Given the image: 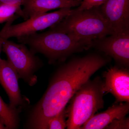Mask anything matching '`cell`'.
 <instances>
[{
	"instance_id": "6da1fadb",
	"label": "cell",
	"mask_w": 129,
	"mask_h": 129,
	"mask_svg": "<svg viewBox=\"0 0 129 129\" xmlns=\"http://www.w3.org/2000/svg\"><path fill=\"white\" fill-rule=\"evenodd\" d=\"M110 61L109 57L91 53L73 58L60 67L33 112L31 127L47 129L49 121L65 108L77 91Z\"/></svg>"
},
{
	"instance_id": "7a4b0ae2",
	"label": "cell",
	"mask_w": 129,
	"mask_h": 129,
	"mask_svg": "<svg viewBox=\"0 0 129 129\" xmlns=\"http://www.w3.org/2000/svg\"><path fill=\"white\" fill-rule=\"evenodd\" d=\"M19 43L27 45L34 53L43 54L49 63L64 61L75 53L87 50L92 47L93 41L81 39L62 32L49 30L17 38Z\"/></svg>"
},
{
	"instance_id": "3957f363",
	"label": "cell",
	"mask_w": 129,
	"mask_h": 129,
	"mask_svg": "<svg viewBox=\"0 0 129 129\" xmlns=\"http://www.w3.org/2000/svg\"><path fill=\"white\" fill-rule=\"evenodd\" d=\"M104 81L99 76L89 80L70 100L66 109L68 129H80L85 123L104 107Z\"/></svg>"
},
{
	"instance_id": "277c9868",
	"label": "cell",
	"mask_w": 129,
	"mask_h": 129,
	"mask_svg": "<svg viewBox=\"0 0 129 129\" xmlns=\"http://www.w3.org/2000/svg\"><path fill=\"white\" fill-rule=\"evenodd\" d=\"M53 31L71 35L81 39L94 41L111 35L99 6L73 11L61 21L50 27Z\"/></svg>"
},
{
	"instance_id": "5b68a950",
	"label": "cell",
	"mask_w": 129,
	"mask_h": 129,
	"mask_svg": "<svg viewBox=\"0 0 129 129\" xmlns=\"http://www.w3.org/2000/svg\"><path fill=\"white\" fill-rule=\"evenodd\" d=\"M72 8H62L53 12L44 13L35 16L17 24L12 25L13 21L19 17L15 15L4 25L0 31V35L5 40L16 38L36 33L50 28L59 22L73 11Z\"/></svg>"
},
{
	"instance_id": "8992f818",
	"label": "cell",
	"mask_w": 129,
	"mask_h": 129,
	"mask_svg": "<svg viewBox=\"0 0 129 129\" xmlns=\"http://www.w3.org/2000/svg\"><path fill=\"white\" fill-rule=\"evenodd\" d=\"M2 50L7 56L8 61L17 72L19 78L27 81L29 84L35 83L34 72L40 63L35 53L29 50L24 44H17L8 39L3 44Z\"/></svg>"
},
{
	"instance_id": "52a82bcc",
	"label": "cell",
	"mask_w": 129,
	"mask_h": 129,
	"mask_svg": "<svg viewBox=\"0 0 129 129\" xmlns=\"http://www.w3.org/2000/svg\"><path fill=\"white\" fill-rule=\"evenodd\" d=\"M99 8L111 35L129 32V0H106Z\"/></svg>"
},
{
	"instance_id": "ba28073f",
	"label": "cell",
	"mask_w": 129,
	"mask_h": 129,
	"mask_svg": "<svg viewBox=\"0 0 129 129\" xmlns=\"http://www.w3.org/2000/svg\"><path fill=\"white\" fill-rule=\"evenodd\" d=\"M107 36L93 41L92 47L113 58L118 67L128 68L129 32Z\"/></svg>"
},
{
	"instance_id": "9c48e42d",
	"label": "cell",
	"mask_w": 129,
	"mask_h": 129,
	"mask_svg": "<svg viewBox=\"0 0 129 129\" xmlns=\"http://www.w3.org/2000/svg\"><path fill=\"white\" fill-rule=\"evenodd\" d=\"M103 90L115 97V103L129 102V71L128 68L111 67L103 73Z\"/></svg>"
},
{
	"instance_id": "30bf717a",
	"label": "cell",
	"mask_w": 129,
	"mask_h": 129,
	"mask_svg": "<svg viewBox=\"0 0 129 129\" xmlns=\"http://www.w3.org/2000/svg\"><path fill=\"white\" fill-rule=\"evenodd\" d=\"M82 0H22L21 6L24 20L51 10L79 7Z\"/></svg>"
},
{
	"instance_id": "8fae6325",
	"label": "cell",
	"mask_w": 129,
	"mask_h": 129,
	"mask_svg": "<svg viewBox=\"0 0 129 129\" xmlns=\"http://www.w3.org/2000/svg\"><path fill=\"white\" fill-rule=\"evenodd\" d=\"M17 72L8 60L0 57V84L9 97L10 105L16 108L22 103Z\"/></svg>"
},
{
	"instance_id": "7c38bea8",
	"label": "cell",
	"mask_w": 129,
	"mask_h": 129,
	"mask_svg": "<svg viewBox=\"0 0 129 129\" xmlns=\"http://www.w3.org/2000/svg\"><path fill=\"white\" fill-rule=\"evenodd\" d=\"M129 112V102L115 103L104 112L93 115L80 129H105L113 120L125 117Z\"/></svg>"
},
{
	"instance_id": "4fadbf2b",
	"label": "cell",
	"mask_w": 129,
	"mask_h": 129,
	"mask_svg": "<svg viewBox=\"0 0 129 129\" xmlns=\"http://www.w3.org/2000/svg\"><path fill=\"white\" fill-rule=\"evenodd\" d=\"M0 120L7 129H16L18 123V113L16 108L5 103L0 96Z\"/></svg>"
},
{
	"instance_id": "5bb4252c",
	"label": "cell",
	"mask_w": 129,
	"mask_h": 129,
	"mask_svg": "<svg viewBox=\"0 0 129 129\" xmlns=\"http://www.w3.org/2000/svg\"><path fill=\"white\" fill-rule=\"evenodd\" d=\"M21 3L0 5V24L9 21L15 15L23 18Z\"/></svg>"
},
{
	"instance_id": "9a60e30c",
	"label": "cell",
	"mask_w": 129,
	"mask_h": 129,
	"mask_svg": "<svg viewBox=\"0 0 129 129\" xmlns=\"http://www.w3.org/2000/svg\"><path fill=\"white\" fill-rule=\"evenodd\" d=\"M67 113L64 108L48 122L47 129H64L67 128Z\"/></svg>"
},
{
	"instance_id": "2e32d148",
	"label": "cell",
	"mask_w": 129,
	"mask_h": 129,
	"mask_svg": "<svg viewBox=\"0 0 129 129\" xmlns=\"http://www.w3.org/2000/svg\"><path fill=\"white\" fill-rule=\"evenodd\" d=\"M105 129H129V117H125L117 119L108 125Z\"/></svg>"
},
{
	"instance_id": "e0dca14e",
	"label": "cell",
	"mask_w": 129,
	"mask_h": 129,
	"mask_svg": "<svg viewBox=\"0 0 129 129\" xmlns=\"http://www.w3.org/2000/svg\"><path fill=\"white\" fill-rule=\"evenodd\" d=\"M106 0H82L80 5L76 8L80 11L94 7L99 6L104 3Z\"/></svg>"
},
{
	"instance_id": "ac0fdd59",
	"label": "cell",
	"mask_w": 129,
	"mask_h": 129,
	"mask_svg": "<svg viewBox=\"0 0 129 129\" xmlns=\"http://www.w3.org/2000/svg\"><path fill=\"white\" fill-rule=\"evenodd\" d=\"M22 0H0V5L2 4H14L21 3Z\"/></svg>"
},
{
	"instance_id": "d6986e66",
	"label": "cell",
	"mask_w": 129,
	"mask_h": 129,
	"mask_svg": "<svg viewBox=\"0 0 129 129\" xmlns=\"http://www.w3.org/2000/svg\"><path fill=\"white\" fill-rule=\"evenodd\" d=\"M5 39L0 35V55L2 50L3 44Z\"/></svg>"
},
{
	"instance_id": "ffe728a7",
	"label": "cell",
	"mask_w": 129,
	"mask_h": 129,
	"mask_svg": "<svg viewBox=\"0 0 129 129\" xmlns=\"http://www.w3.org/2000/svg\"><path fill=\"white\" fill-rule=\"evenodd\" d=\"M7 129L5 125L0 120V129Z\"/></svg>"
}]
</instances>
